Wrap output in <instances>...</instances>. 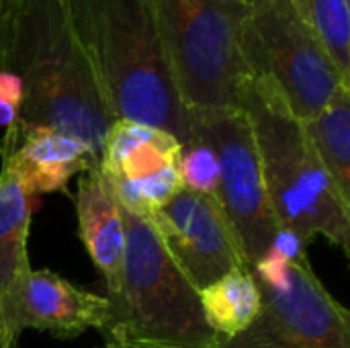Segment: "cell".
<instances>
[{
    "label": "cell",
    "mask_w": 350,
    "mask_h": 348,
    "mask_svg": "<svg viewBox=\"0 0 350 348\" xmlns=\"http://www.w3.org/2000/svg\"><path fill=\"white\" fill-rule=\"evenodd\" d=\"M23 107V82L21 78L0 68V127L8 129L21 119Z\"/></svg>",
    "instance_id": "ac0fdd59"
},
{
    "label": "cell",
    "mask_w": 350,
    "mask_h": 348,
    "mask_svg": "<svg viewBox=\"0 0 350 348\" xmlns=\"http://www.w3.org/2000/svg\"><path fill=\"white\" fill-rule=\"evenodd\" d=\"M178 170L185 189L217 197L219 189V164L213 148L199 135L180 146Z\"/></svg>",
    "instance_id": "e0dca14e"
},
{
    "label": "cell",
    "mask_w": 350,
    "mask_h": 348,
    "mask_svg": "<svg viewBox=\"0 0 350 348\" xmlns=\"http://www.w3.org/2000/svg\"><path fill=\"white\" fill-rule=\"evenodd\" d=\"M33 219V195L6 162L0 164V295L29 265L27 240Z\"/></svg>",
    "instance_id": "5bb4252c"
},
{
    "label": "cell",
    "mask_w": 350,
    "mask_h": 348,
    "mask_svg": "<svg viewBox=\"0 0 350 348\" xmlns=\"http://www.w3.org/2000/svg\"><path fill=\"white\" fill-rule=\"evenodd\" d=\"M150 224L199 291L232 271L250 269L217 197L183 189L150 217Z\"/></svg>",
    "instance_id": "30bf717a"
},
{
    "label": "cell",
    "mask_w": 350,
    "mask_h": 348,
    "mask_svg": "<svg viewBox=\"0 0 350 348\" xmlns=\"http://www.w3.org/2000/svg\"><path fill=\"white\" fill-rule=\"evenodd\" d=\"M250 2H256V0H250Z\"/></svg>",
    "instance_id": "7402d4cb"
},
{
    "label": "cell",
    "mask_w": 350,
    "mask_h": 348,
    "mask_svg": "<svg viewBox=\"0 0 350 348\" xmlns=\"http://www.w3.org/2000/svg\"><path fill=\"white\" fill-rule=\"evenodd\" d=\"M185 105L191 111L238 109L248 78L242 27L250 0H150Z\"/></svg>",
    "instance_id": "8992f818"
},
{
    "label": "cell",
    "mask_w": 350,
    "mask_h": 348,
    "mask_svg": "<svg viewBox=\"0 0 350 348\" xmlns=\"http://www.w3.org/2000/svg\"><path fill=\"white\" fill-rule=\"evenodd\" d=\"M301 18L318 35L338 70L350 78L349 0H291Z\"/></svg>",
    "instance_id": "2e32d148"
},
{
    "label": "cell",
    "mask_w": 350,
    "mask_h": 348,
    "mask_svg": "<svg viewBox=\"0 0 350 348\" xmlns=\"http://www.w3.org/2000/svg\"><path fill=\"white\" fill-rule=\"evenodd\" d=\"M103 348H127V347H123V345H117V343H109V340H107Z\"/></svg>",
    "instance_id": "44dd1931"
},
{
    "label": "cell",
    "mask_w": 350,
    "mask_h": 348,
    "mask_svg": "<svg viewBox=\"0 0 350 348\" xmlns=\"http://www.w3.org/2000/svg\"><path fill=\"white\" fill-rule=\"evenodd\" d=\"M301 125L328 176L350 203V88Z\"/></svg>",
    "instance_id": "9a60e30c"
},
{
    "label": "cell",
    "mask_w": 350,
    "mask_h": 348,
    "mask_svg": "<svg viewBox=\"0 0 350 348\" xmlns=\"http://www.w3.org/2000/svg\"><path fill=\"white\" fill-rule=\"evenodd\" d=\"M250 271L262 308L244 332L215 348H350L349 312L318 279L299 236L279 230Z\"/></svg>",
    "instance_id": "5b68a950"
},
{
    "label": "cell",
    "mask_w": 350,
    "mask_h": 348,
    "mask_svg": "<svg viewBox=\"0 0 350 348\" xmlns=\"http://www.w3.org/2000/svg\"><path fill=\"white\" fill-rule=\"evenodd\" d=\"M0 348H18L16 343H8L2 334H0Z\"/></svg>",
    "instance_id": "ffe728a7"
},
{
    "label": "cell",
    "mask_w": 350,
    "mask_h": 348,
    "mask_svg": "<svg viewBox=\"0 0 350 348\" xmlns=\"http://www.w3.org/2000/svg\"><path fill=\"white\" fill-rule=\"evenodd\" d=\"M2 68L23 82L21 123L74 135L100 160L115 115L70 25L64 0H14Z\"/></svg>",
    "instance_id": "7a4b0ae2"
},
{
    "label": "cell",
    "mask_w": 350,
    "mask_h": 348,
    "mask_svg": "<svg viewBox=\"0 0 350 348\" xmlns=\"http://www.w3.org/2000/svg\"><path fill=\"white\" fill-rule=\"evenodd\" d=\"M248 76L269 84L289 111L308 121L350 88L318 35L291 0H256L242 27Z\"/></svg>",
    "instance_id": "52a82bcc"
},
{
    "label": "cell",
    "mask_w": 350,
    "mask_h": 348,
    "mask_svg": "<svg viewBox=\"0 0 350 348\" xmlns=\"http://www.w3.org/2000/svg\"><path fill=\"white\" fill-rule=\"evenodd\" d=\"M209 328L219 340L244 332L262 308V293L250 269H238L199 291Z\"/></svg>",
    "instance_id": "4fadbf2b"
},
{
    "label": "cell",
    "mask_w": 350,
    "mask_h": 348,
    "mask_svg": "<svg viewBox=\"0 0 350 348\" xmlns=\"http://www.w3.org/2000/svg\"><path fill=\"white\" fill-rule=\"evenodd\" d=\"M12 8H14V0H0V68L4 66V57L8 49Z\"/></svg>",
    "instance_id": "d6986e66"
},
{
    "label": "cell",
    "mask_w": 350,
    "mask_h": 348,
    "mask_svg": "<svg viewBox=\"0 0 350 348\" xmlns=\"http://www.w3.org/2000/svg\"><path fill=\"white\" fill-rule=\"evenodd\" d=\"M238 109L250 121L275 219L306 244L324 238L349 254L350 203L316 156L301 121L269 84L248 76Z\"/></svg>",
    "instance_id": "3957f363"
},
{
    "label": "cell",
    "mask_w": 350,
    "mask_h": 348,
    "mask_svg": "<svg viewBox=\"0 0 350 348\" xmlns=\"http://www.w3.org/2000/svg\"><path fill=\"white\" fill-rule=\"evenodd\" d=\"M70 25L115 119L195 137L150 0H64Z\"/></svg>",
    "instance_id": "6da1fadb"
},
{
    "label": "cell",
    "mask_w": 350,
    "mask_h": 348,
    "mask_svg": "<svg viewBox=\"0 0 350 348\" xmlns=\"http://www.w3.org/2000/svg\"><path fill=\"white\" fill-rule=\"evenodd\" d=\"M195 135L215 152L219 164L217 201L232 226L244 260L252 267L279 234L250 121L242 109L191 111Z\"/></svg>",
    "instance_id": "ba28073f"
},
{
    "label": "cell",
    "mask_w": 350,
    "mask_h": 348,
    "mask_svg": "<svg viewBox=\"0 0 350 348\" xmlns=\"http://www.w3.org/2000/svg\"><path fill=\"white\" fill-rule=\"evenodd\" d=\"M74 207L78 217V236L92 265L105 279L107 297H111L121 285L127 232L123 209L98 166L80 174Z\"/></svg>",
    "instance_id": "7c38bea8"
},
{
    "label": "cell",
    "mask_w": 350,
    "mask_h": 348,
    "mask_svg": "<svg viewBox=\"0 0 350 348\" xmlns=\"http://www.w3.org/2000/svg\"><path fill=\"white\" fill-rule=\"evenodd\" d=\"M125 215V256L119 291L109 299V343L127 348H215L199 289L164 248L154 226Z\"/></svg>",
    "instance_id": "277c9868"
},
{
    "label": "cell",
    "mask_w": 350,
    "mask_h": 348,
    "mask_svg": "<svg viewBox=\"0 0 350 348\" xmlns=\"http://www.w3.org/2000/svg\"><path fill=\"white\" fill-rule=\"evenodd\" d=\"M111 320L107 295L86 291L47 269L23 267L0 295V334L18 345L23 330L76 338L86 330L105 334Z\"/></svg>",
    "instance_id": "9c48e42d"
},
{
    "label": "cell",
    "mask_w": 350,
    "mask_h": 348,
    "mask_svg": "<svg viewBox=\"0 0 350 348\" xmlns=\"http://www.w3.org/2000/svg\"><path fill=\"white\" fill-rule=\"evenodd\" d=\"M0 160L10 166L29 195L66 193L72 176L98 166V156L64 131L16 121L0 144Z\"/></svg>",
    "instance_id": "8fae6325"
}]
</instances>
